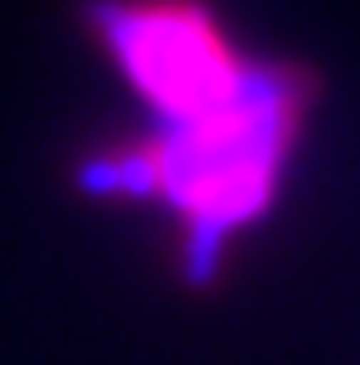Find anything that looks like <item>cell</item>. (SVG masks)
Returning <instances> with one entry per match:
<instances>
[{"label":"cell","instance_id":"7a4b0ae2","mask_svg":"<svg viewBox=\"0 0 360 365\" xmlns=\"http://www.w3.org/2000/svg\"><path fill=\"white\" fill-rule=\"evenodd\" d=\"M88 15L166 122L220 108L258 63L229 44L200 0H93Z\"/></svg>","mask_w":360,"mask_h":365},{"label":"cell","instance_id":"6da1fadb","mask_svg":"<svg viewBox=\"0 0 360 365\" xmlns=\"http://www.w3.org/2000/svg\"><path fill=\"white\" fill-rule=\"evenodd\" d=\"M312 103V73L302 63L258 58L234 98L195 117L166 122L137 151L98 156L83 166L88 190L166 195L190 225V273L205 278L220 258L224 234L268 210L292 141Z\"/></svg>","mask_w":360,"mask_h":365}]
</instances>
